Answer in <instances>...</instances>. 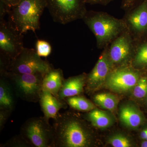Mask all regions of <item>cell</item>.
<instances>
[{"mask_svg":"<svg viewBox=\"0 0 147 147\" xmlns=\"http://www.w3.org/2000/svg\"><path fill=\"white\" fill-rule=\"evenodd\" d=\"M54 147H87L92 143L88 127L73 113H59L54 119Z\"/></svg>","mask_w":147,"mask_h":147,"instance_id":"1","label":"cell"},{"mask_svg":"<svg viewBox=\"0 0 147 147\" xmlns=\"http://www.w3.org/2000/svg\"><path fill=\"white\" fill-rule=\"evenodd\" d=\"M84 22L96 38V45L104 49L127 29L123 19H118L106 12L87 11Z\"/></svg>","mask_w":147,"mask_h":147,"instance_id":"2","label":"cell"},{"mask_svg":"<svg viewBox=\"0 0 147 147\" xmlns=\"http://www.w3.org/2000/svg\"><path fill=\"white\" fill-rule=\"evenodd\" d=\"M45 8L46 0H21L11 7L9 22L23 34L29 31L35 33L40 28V19Z\"/></svg>","mask_w":147,"mask_h":147,"instance_id":"3","label":"cell"},{"mask_svg":"<svg viewBox=\"0 0 147 147\" xmlns=\"http://www.w3.org/2000/svg\"><path fill=\"white\" fill-rule=\"evenodd\" d=\"M7 78L15 95L28 102H39L42 91V82L45 75L13 73L5 71L0 73Z\"/></svg>","mask_w":147,"mask_h":147,"instance_id":"4","label":"cell"},{"mask_svg":"<svg viewBox=\"0 0 147 147\" xmlns=\"http://www.w3.org/2000/svg\"><path fill=\"white\" fill-rule=\"evenodd\" d=\"M20 134L32 147H54V128L44 116L27 120L21 126Z\"/></svg>","mask_w":147,"mask_h":147,"instance_id":"5","label":"cell"},{"mask_svg":"<svg viewBox=\"0 0 147 147\" xmlns=\"http://www.w3.org/2000/svg\"><path fill=\"white\" fill-rule=\"evenodd\" d=\"M54 68L47 61L42 59L36 50L24 47L20 54L9 62L7 71L18 74H40L45 75Z\"/></svg>","mask_w":147,"mask_h":147,"instance_id":"6","label":"cell"},{"mask_svg":"<svg viewBox=\"0 0 147 147\" xmlns=\"http://www.w3.org/2000/svg\"><path fill=\"white\" fill-rule=\"evenodd\" d=\"M53 21L65 25L83 19L86 13L85 0H46Z\"/></svg>","mask_w":147,"mask_h":147,"instance_id":"7","label":"cell"},{"mask_svg":"<svg viewBox=\"0 0 147 147\" xmlns=\"http://www.w3.org/2000/svg\"><path fill=\"white\" fill-rule=\"evenodd\" d=\"M23 36L9 21L0 20V57L8 64L24 49Z\"/></svg>","mask_w":147,"mask_h":147,"instance_id":"8","label":"cell"},{"mask_svg":"<svg viewBox=\"0 0 147 147\" xmlns=\"http://www.w3.org/2000/svg\"><path fill=\"white\" fill-rule=\"evenodd\" d=\"M138 45L127 29L113 40L108 50L114 67L125 66L133 58Z\"/></svg>","mask_w":147,"mask_h":147,"instance_id":"9","label":"cell"},{"mask_svg":"<svg viewBox=\"0 0 147 147\" xmlns=\"http://www.w3.org/2000/svg\"><path fill=\"white\" fill-rule=\"evenodd\" d=\"M140 79L137 71L125 66L114 69L105 81L107 87L116 92H124L134 88Z\"/></svg>","mask_w":147,"mask_h":147,"instance_id":"10","label":"cell"},{"mask_svg":"<svg viewBox=\"0 0 147 147\" xmlns=\"http://www.w3.org/2000/svg\"><path fill=\"white\" fill-rule=\"evenodd\" d=\"M127 12L123 18L135 42L147 32V0H143Z\"/></svg>","mask_w":147,"mask_h":147,"instance_id":"11","label":"cell"},{"mask_svg":"<svg viewBox=\"0 0 147 147\" xmlns=\"http://www.w3.org/2000/svg\"><path fill=\"white\" fill-rule=\"evenodd\" d=\"M114 69L108 55L107 46L104 48L94 67L87 76V89L91 91L100 86L105 82L108 75Z\"/></svg>","mask_w":147,"mask_h":147,"instance_id":"12","label":"cell"},{"mask_svg":"<svg viewBox=\"0 0 147 147\" xmlns=\"http://www.w3.org/2000/svg\"><path fill=\"white\" fill-rule=\"evenodd\" d=\"M40 108L44 117L49 120L50 119L56 118L59 111L67 107L66 102L55 96L50 92L42 90L39 100Z\"/></svg>","mask_w":147,"mask_h":147,"instance_id":"13","label":"cell"},{"mask_svg":"<svg viewBox=\"0 0 147 147\" xmlns=\"http://www.w3.org/2000/svg\"><path fill=\"white\" fill-rule=\"evenodd\" d=\"M87 76L81 74L65 79L59 94L58 98L64 100L67 98L79 95L84 91L86 83Z\"/></svg>","mask_w":147,"mask_h":147,"instance_id":"14","label":"cell"},{"mask_svg":"<svg viewBox=\"0 0 147 147\" xmlns=\"http://www.w3.org/2000/svg\"><path fill=\"white\" fill-rule=\"evenodd\" d=\"M65 79L61 69L53 68L45 74L42 82V90L50 92L58 98V94Z\"/></svg>","mask_w":147,"mask_h":147,"instance_id":"15","label":"cell"},{"mask_svg":"<svg viewBox=\"0 0 147 147\" xmlns=\"http://www.w3.org/2000/svg\"><path fill=\"white\" fill-rule=\"evenodd\" d=\"M13 88L7 78L0 74V109L13 112L15 106V99Z\"/></svg>","mask_w":147,"mask_h":147,"instance_id":"16","label":"cell"},{"mask_svg":"<svg viewBox=\"0 0 147 147\" xmlns=\"http://www.w3.org/2000/svg\"><path fill=\"white\" fill-rule=\"evenodd\" d=\"M119 116L121 121L125 125L131 128L139 127L144 120L141 111L130 105H126L121 108Z\"/></svg>","mask_w":147,"mask_h":147,"instance_id":"17","label":"cell"},{"mask_svg":"<svg viewBox=\"0 0 147 147\" xmlns=\"http://www.w3.org/2000/svg\"><path fill=\"white\" fill-rule=\"evenodd\" d=\"M87 117L93 126L98 128H107L112 123L109 115L97 109H94L90 111L87 114Z\"/></svg>","mask_w":147,"mask_h":147,"instance_id":"18","label":"cell"},{"mask_svg":"<svg viewBox=\"0 0 147 147\" xmlns=\"http://www.w3.org/2000/svg\"><path fill=\"white\" fill-rule=\"evenodd\" d=\"M64 100L72 109L78 111L88 112L95 108L91 101L79 95L67 98Z\"/></svg>","mask_w":147,"mask_h":147,"instance_id":"19","label":"cell"},{"mask_svg":"<svg viewBox=\"0 0 147 147\" xmlns=\"http://www.w3.org/2000/svg\"><path fill=\"white\" fill-rule=\"evenodd\" d=\"M94 102L102 108L113 111L116 109L118 100L115 96L108 93L96 94L93 97Z\"/></svg>","mask_w":147,"mask_h":147,"instance_id":"20","label":"cell"},{"mask_svg":"<svg viewBox=\"0 0 147 147\" xmlns=\"http://www.w3.org/2000/svg\"><path fill=\"white\" fill-rule=\"evenodd\" d=\"M131 63L136 68H147V42L137 45Z\"/></svg>","mask_w":147,"mask_h":147,"instance_id":"21","label":"cell"},{"mask_svg":"<svg viewBox=\"0 0 147 147\" xmlns=\"http://www.w3.org/2000/svg\"><path fill=\"white\" fill-rule=\"evenodd\" d=\"M133 95L137 98H143L147 96V78H140L133 90Z\"/></svg>","mask_w":147,"mask_h":147,"instance_id":"22","label":"cell"},{"mask_svg":"<svg viewBox=\"0 0 147 147\" xmlns=\"http://www.w3.org/2000/svg\"><path fill=\"white\" fill-rule=\"evenodd\" d=\"M36 50L40 57H47L52 52V47L47 41L38 39L36 44Z\"/></svg>","mask_w":147,"mask_h":147,"instance_id":"23","label":"cell"},{"mask_svg":"<svg viewBox=\"0 0 147 147\" xmlns=\"http://www.w3.org/2000/svg\"><path fill=\"white\" fill-rule=\"evenodd\" d=\"M0 147H32L20 134L12 137L5 143L2 144Z\"/></svg>","mask_w":147,"mask_h":147,"instance_id":"24","label":"cell"},{"mask_svg":"<svg viewBox=\"0 0 147 147\" xmlns=\"http://www.w3.org/2000/svg\"><path fill=\"white\" fill-rule=\"evenodd\" d=\"M109 142L114 147H130L132 146L128 139L121 134H117L111 137Z\"/></svg>","mask_w":147,"mask_h":147,"instance_id":"25","label":"cell"},{"mask_svg":"<svg viewBox=\"0 0 147 147\" xmlns=\"http://www.w3.org/2000/svg\"><path fill=\"white\" fill-rule=\"evenodd\" d=\"M12 112L6 109H0V131L4 127L6 123Z\"/></svg>","mask_w":147,"mask_h":147,"instance_id":"26","label":"cell"},{"mask_svg":"<svg viewBox=\"0 0 147 147\" xmlns=\"http://www.w3.org/2000/svg\"><path fill=\"white\" fill-rule=\"evenodd\" d=\"M139 0H122L121 8L127 11L136 5Z\"/></svg>","mask_w":147,"mask_h":147,"instance_id":"27","label":"cell"},{"mask_svg":"<svg viewBox=\"0 0 147 147\" xmlns=\"http://www.w3.org/2000/svg\"><path fill=\"white\" fill-rule=\"evenodd\" d=\"M11 9V7L0 1V20L4 19V17L6 14H8Z\"/></svg>","mask_w":147,"mask_h":147,"instance_id":"28","label":"cell"},{"mask_svg":"<svg viewBox=\"0 0 147 147\" xmlns=\"http://www.w3.org/2000/svg\"><path fill=\"white\" fill-rule=\"evenodd\" d=\"M86 3L91 5L99 4L106 5L110 3L114 0H85Z\"/></svg>","mask_w":147,"mask_h":147,"instance_id":"29","label":"cell"},{"mask_svg":"<svg viewBox=\"0 0 147 147\" xmlns=\"http://www.w3.org/2000/svg\"><path fill=\"white\" fill-rule=\"evenodd\" d=\"M21 0H0V1L2 2L9 7H12L16 5Z\"/></svg>","mask_w":147,"mask_h":147,"instance_id":"30","label":"cell"},{"mask_svg":"<svg viewBox=\"0 0 147 147\" xmlns=\"http://www.w3.org/2000/svg\"><path fill=\"white\" fill-rule=\"evenodd\" d=\"M140 138L144 140L147 137V127L142 130L140 134Z\"/></svg>","mask_w":147,"mask_h":147,"instance_id":"31","label":"cell"},{"mask_svg":"<svg viewBox=\"0 0 147 147\" xmlns=\"http://www.w3.org/2000/svg\"><path fill=\"white\" fill-rule=\"evenodd\" d=\"M141 147H147V140H144V142H142V144H141Z\"/></svg>","mask_w":147,"mask_h":147,"instance_id":"32","label":"cell"},{"mask_svg":"<svg viewBox=\"0 0 147 147\" xmlns=\"http://www.w3.org/2000/svg\"><path fill=\"white\" fill-rule=\"evenodd\" d=\"M144 140H147V137H146V139H145Z\"/></svg>","mask_w":147,"mask_h":147,"instance_id":"33","label":"cell"},{"mask_svg":"<svg viewBox=\"0 0 147 147\" xmlns=\"http://www.w3.org/2000/svg\"><path fill=\"white\" fill-rule=\"evenodd\" d=\"M146 103L147 105V99H146Z\"/></svg>","mask_w":147,"mask_h":147,"instance_id":"34","label":"cell"}]
</instances>
